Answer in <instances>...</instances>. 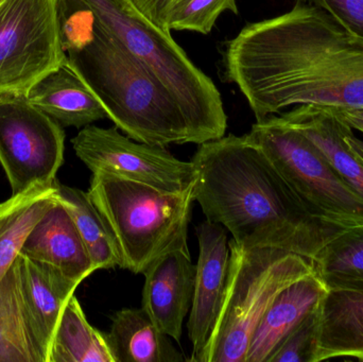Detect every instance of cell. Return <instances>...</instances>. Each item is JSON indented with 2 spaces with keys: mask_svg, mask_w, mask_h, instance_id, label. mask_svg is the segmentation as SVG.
Instances as JSON below:
<instances>
[{
  "mask_svg": "<svg viewBox=\"0 0 363 362\" xmlns=\"http://www.w3.org/2000/svg\"><path fill=\"white\" fill-rule=\"evenodd\" d=\"M2 1H4V0H0V4H1Z\"/></svg>",
  "mask_w": 363,
  "mask_h": 362,
  "instance_id": "4dcf8cb0",
  "label": "cell"
},
{
  "mask_svg": "<svg viewBox=\"0 0 363 362\" xmlns=\"http://www.w3.org/2000/svg\"><path fill=\"white\" fill-rule=\"evenodd\" d=\"M311 263L328 290L363 291V225L337 234Z\"/></svg>",
  "mask_w": 363,
  "mask_h": 362,
  "instance_id": "cb8c5ba5",
  "label": "cell"
},
{
  "mask_svg": "<svg viewBox=\"0 0 363 362\" xmlns=\"http://www.w3.org/2000/svg\"><path fill=\"white\" fill-rule=\"evenodd\" d=\"M59 0L0 4V95H26L67 62L60 33Z\"/></svg>",
  "mask_w": 363,
  "mask_h": 362,
  "instance_id": "ba28073f",
  "label": "cell"
},
{
  "mask_svg": "<svg viewBox=\"0 0 363 362\" xmlns=\"http://www.w3.org/2000/svg\"><path fill=\"white\" fill-rule=\"evenodd\" d=\"M323 9L335 21L363 40V0H303Z\"/></svg>",
  "mask_w": 363,
  "mask_h": 362,
  "instance_id": "83f0119b",
  "label": "cell"
},
{
  "mask_svg": "<svg viewBox=\"0 0 363 362\" xmlns=\"http://www.w3.org/2000/svg\"><path fill=\"white\" fill-rule=\"evenodd\" d=\"M28 100L63 128H84L108 118L99 100L67 62L36 82Z\"/></svg>",
  "mask_w": 363,
  "mask_h": 362,
  "instance_id": "ac0fdd59",
  "label": "cell"
},
{
  "mask_svg": "<svg viewBox=\"0 0 363 362\" xmlns=\"http://www.w3.org/2000/svg\"><path fill=\"white\" fill-rule=\"evenodd\" d=\"M55 182L32 187L0 203V281L21 254L35 225L59 203Z\"/></svg>",
  "mask_w": 363,
  "mask_h": 362,
  "instance_id": "ffe728a7",
  "label": "cell"
},
{
  "mask_svg": "<svg viewBox=\"0 0 363 362\" xmlns=\"http://www.w3.org/2000/svg\"><path fill=\"white\" fill-rule=\"evenodd\" d=\"M0 362H47L26 312L16 261L0 281Z\"/></svg>",
  "mask_w": 363,
  "mask_h": 362,
  "instance_id": "44dd1931",
  "label": "cell"
},
{
  "mask_svg": "<svg viewBox=\"0 0 363 362\" xmlns=\"http://www.w3.org/2000/svg\"><path fill=\"white\" fill-rule=\"evenodd\" d=\"M191 162L194 201L242 248L277 249L311 261L345 230L313 217L247 134L204 142Z\"/></svg>",
  "mask_w": 363,
  "mask_h": 362,
  "instance_id": "7a4b0ae2",
  "label": "cell"
},
{
  "mask_svg": "<svg viewBox=\"0 0 363 362\" xmlns=\"http://www.w3.org/2000/svg\"><path fill=\"white\" fill-rule=\"evenodd\" d=\"M224 11L238 13L236 0H172L167 15V29L211 33Z\"/></svg>",
  "mask_w": 363,
  "mask_h": 362,
  "instance_id": "d4e9b609",
  "label": "cell"
},
{
  "mask_svg": "<svg viewBox=\"0 0 363 362\" xmlns=\"http://www.w3.org/2000/svg\"><path fill=\"white\" fill-rule=\"evenodd\" d=\"M199 259L194 297L187 323L192 357L204 348L221 310L230 267V247L225 227L204 221L196 231Z\"/></svg>",
  "mask_w": 363,
  "mask_h": 362,
  "instance_id": "8fae6325",
  "label": "cell"
},
{
  "mask_svg": "<svg viewBox=\"0 0 363 362\" xmlns=\"http://www.w3.org/2000/svg\"><path fill=\"white\" fill-rule=\"evenodd\" d=\"M65 132L26 95H0V164L12 195L55 184Z\"/></svg>",
  "mask_w": 363,
  "mask_h": 362,
  "instance_id": "9c48e42d",
  "label": "cell"
},
{
  "mask_svg": "<svg viewBox=\"0 0 363 362\" xmlns=\"http://www.w3.org/2000/svg\"><path fill=\"white\" fill-rule=\"evenodd\" d=\"M87 193L115 236L123 269L144 274L166 253L188 246L194 186L167 193L134 181L94 174Z\"/></svg>",
  "mask_w": 363,
  "mask_h": 362,
  "instance_id": "5b68a950",
  "label": "cell"
},
{
  "mask_svg": "<svg viewBox=\"0 0 363 362\" xmlns=\"http://www.w3.org/2000/svg\"><path fill=\"white\" fill-rule=\"evenodd\" d=\"M16 263L26 312L48 362L51 342L62 312L80 284L57 268L21 253Z\"/></svg>",
  "mask_w": 363,
  "mask_h": 362,
  "instance_id": "5bb4252c",
  "label": "cell"
},
{
  "mask_svg": "<svg viewBox=\"0 0 363 362\" xmlns=\"http://www.w3.org/2000/svg\"><path fill=\"white\" fill-rule=\"evenodd\" d=\"M328 108L337 118L347 123L352 129L358 130L363 133V108Z\"/></svg>",
  "mask_w": 363,
  "mask_h": 362,
  "instance_id": "f1b7e54d",
  "label": "cell"
},
{
  "mask_svg": "<svg viewBox=\"0 0 363 362\" xmlns=\"http://www.w3.org/2000/svg\"><path fill=\"white\" fill-rule=\"evenodd\" d=\"M108 336L116 362L188 361L143 308L118 310Z\"/></svg>",
  "mask_w": 363,
  "mask_h": 362,
  "instance_id": "d6986e66",
  "label": "cell"
},
{
  "mask_svg": "<svg viewBox=\"0 0 363 362\" xmlns=\"http://www.w3.org/2000/svg\"><path fill=\"white\" fill-rule=\"evenodd\" d=\"M21 253L57 268L79 284L96 271L76 225L60 202L35 225Z\"/></svg>",
  "mask_w": 363,
  "mask_h": 362,
  "instance_id": "2e32d148",
  "label": "cell"
},
{
  "mask_svg": "<svg viewBox=\"0 0 363 362\" xmlns=\"http://www.w3.org/2000/svg\"><path fill=\"white\" fill-rule=\"evenodd\" d=\"M48 362H116L108 334L89 324L74 295L62 312Z\"/></svg>",
  "mask_w": 363,
  "mask_h": 362,
  "instance_id": "7402d4cb",
  "label": "cell"
},
{
  "mask_svg": "<svg viewBox=\"0 0 363 362\" xmlns=\"http://www.w3.org/2000/svg\"><path fill=\"white\" fill-rule=\"evenodd\" d=\"M222 55L257 121L294 106L363 108V40L311 2L247 23Z\"/></svg>",
  "mask_w": 363,
  "mask_h": 362,
  "instance_id": "6da1fadb",
  "label": "cell"
},
{
  "mask_svg": "<svg viewBox=\"0 0 363 362\" xmlns=\"http://www.w3.org/2000/svg\"><path fill=\"white\" fill-rule=\"evenodd\" d=\"M221 310L196 362H247L252 335L275 297L315 273L309 259L277 249H245L234 240Z\"/></svg>",
  "mask_w": 363,
  "mask_h": 362,
  "instance_id": "8992f818",
  "label": "cell"
},
{
  "mask_svg": "<svg viewBox=\"0 0 363 362\" xmlns=\"http://www.w3.org/2000/svg\"><path fill=\"white\" fill-rule=\"evenodd\" d=\"M97 18L134 57L165 83L180 104L198 145L223 137L228 128L221 94L166 33L129 0H84Z\"/></svg>",
  "mask_w": 363,
  "mask_h": 362,
  "instance_id": "277c9868",
  "label": "cell"
},
{
  "mask_svg": "<svg viewBox=\"0 0 363 362\" xmlns=\"http://www.w3.org/2000/svg\"><path fill=\"white\" fill-rule=\"evenodd\" d=\"M328 289L315 273L284 288L258 322L247 350V362H268L284 340L319 307Z\"/></svg>",
  "mask_w": 363,
  "mask_h": 362,
  "instance_id": "9a60e30c",
  "label": "cell"
},
{
  "mask_svg": "<svg viewBox=\"0 0 363 362\" xmlns=\"http://www.w3.org/2000/svg\"><path fill=\"white\" fill-rule=\"evenodd\" d=\"M279 115L306 136L338 176L363 199V154L354 144L353 129L325 106H298Z\"/></svg>",
  "mask_w": 363,
  "mask_h": 362,
  "instance_id": "4fadbf2b",
  "label": "cell"
},
{
  "mask_svg": "<svg viewBox=\"0 0 363 362\" xmlns=\"http://www.w3.org/2000/svg\"><path fill=\"white\" fill-rule=\"evenodd\" d=\"M363 361V291L328 290L318 308L313 362Z\"/></svg>",
  "mask_w": 363,
  "mask_h": 362,
  "instance_id": "e0dca14e",
  "label": "cell"
},
{
  "mask_svg": "<svg viewBox=\"0 0 363 362\" xmlns=\"http://www.w3.org/2000/svg\"><path fill=\"white\" fill-rule=\"evenodd\" d=\"M196 269L186 246L166 253L144 273L142 308L160 331L178 344L191 308Z\"/></svg>",
  "mask_w": 363,
  "mask_h": 362,
  "instance_id": "7c38bea8",
  "label": "cell"
},
{
  "mask_svg": "<svg viewBox=\"0 0 363 362\" xmlns=\"http://www.w3.org/2000/svg\"><path fill=\"white\" fill-rule=\"evenodd\" d=\"M247 138L315 218L341 229L363 225V199L328 163L321 151L279 115L252 125Z\"/></svg>",
  "mask_w": 363,
  "mask_h": 362,
  "instance_id": "52a82bcc",
  "label": "cell"
},
{
  "mask_svg": "<svg viewBox=\"0 0 363 362\" xmlns=\"http://www.w3.org/2000/svg\"><path fill=\"white\" fill-rule=\"evenodd\" d=\"M67 64L128 137L165 147L198 144L178 100L97 18L94 38L66 52Z\"/></svg>",
  "mask_w": 363,
  "mask_h": 362,
  "instance_id": "3957f363",
  "label": "cell"
},
{
  "mask_svg": "<svg viewBox=\"0 0 363 362\" xmlns=\"http://www.w3.org/2000/svg\"><path fill=\"white\" fill-rule=\"evenodd\" d=\"M318 308L284 340L268 362H313L317 336Z\"/></svg>",
  "mask_w": 363,
  "mask_h": 362,
  "instance_id": "4316f807",
  "label": "cell"
},
{
  "mask_svg": "<svg viewBox=\"0 0 363 362\" xmlns=\"http://www.w3.org/2000/svg\"><path fill=\"white\" fill-rule=\"evenodd\" d=\"M57 16L65 52L84 46L94 38L97 16L84 0H59Z\"/></svg>",
  "mask_w": 363,
  "mask_h": 362,
  "instance_id": "484cf974",
  "label": "cell"
},
{
  "mask_svg": "<svg viewBox=\"0 0 363 362\" xmlns=\"http://www.w3.org/2000/svg\"><path fill=\"white\" fill-rule=\"evenodd\" d=\"M354 144H355L356 148H357L363 154V142L358 140L357 137H355V140H354Z\"/></svg>",
  "mask_w": 363,
  "mask_h": 362,
  "instance_id": "f546056e",
  "label": "cell"
},
{
  "mask_svg": "<svg viewBox=\"0 0 363 362\" xmlns=\"http://www.w3.org/2000/svg\"><path fill=\"white\" fill-rule=\"evenodd\" d=\"M77 157L94 174H108L149 185L167 193L194 186L192 162H184L165 147L136 142L110 129L86 125L72 140Z\"/></svg>",
  "mask_w": 363,
  "mask_h": 362,
  "instance_id": "30bf717a",
  "label": "cell"
},
{
  "mask_svg": "<svg viewBox=\"0 0 363 362\" xmlns=\"http://www.w3.org/2000/svg\"><path fill=\"white\" fill-rule=\"evenodd\" d=\"M55 187L57 200L72 217L96 270L123 267L115 236L89 193L61 184L57 180Z\"/></svg>",
  "mask_w": 363,
  "mask_h": 362,
  "instance_id": "603a6c76",
  "label": "cell"
}]
</instances>
